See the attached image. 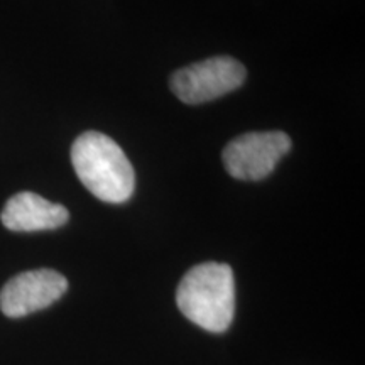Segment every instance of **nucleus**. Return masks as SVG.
Instances as JSON below:
<instances>
[{
    "label": "nucleus",
    "mask_w": 365,
    "mask_h": 365,
    "mask_svg": "<svg viewBox=\"0 0 365 365\" xmlns=\"http://www.w3.org/2000/svg\"><path fill=\"white\" fill-rule=\"evenodd\" d=\"M71 164L81 185L95 198L124 203L135 188L134 168L115 140L97 130H86L71 145Z\"/></svg>",
    "instance_id": "obj_1"
},
{
    "label": "nucleus",
    "mask_w": 365,
    "mask_h": 365,
    "mask_svg": "<svg viewBox=\"0 0 365 365\" xmlns=\"http://www.w3.org/2000/svg\"><path fill=\"white\" fill-rule=\"evenodd\" d=\"M176 303L180 312L203 330L227 331L235 314L234 271L220 262L191 267L178 286Z\"/></svg>",
    "instance_id": "obj_2"
},
{
    "label": "nucleus",
    "mask_w": 365,
    "mask_h": 365,
    "mask_svg": "<svg viewBox=\"0 0 365 365\" xmlns=\"http://www.w3.org/2000/svg\"><path fill=\"white\" fill-rule=\"evenodd\" d=\"M247 76L244 65L230 56L208 58L173 73L170 85L182 103L212 102L242 86Z\"/></svg>",
    "instance_id": "obj_3"
},
{
    "label": "nucleus",
    "mask_w": 365,
    "mask_h": 365,
    "mask_svg": "<svg viewBox=\"0 0 365 365\" xmlns=\"http://www.w3.org/2000/svg\"><path fill=\"white\" fill-rule=\"evenodd\" d=\"M291 137L281 130L247 132L230 140L222 153L228 175L242 181H261L289 153Z\"/></svg>",
    "instance_id": "obj_4"
},
{
    "label": "nucleus",
    "mask_w": 365,
    "mask_h": 365,
    "mask_svg": "<svg viewBox=\"0 0 365 365\" xmlns=\"http://www.w3.org/2000/svg\"><path fill=\"white\" fill-rule=\"evenodd\" d=\"M68 289L63 274L36 269L14 276L0 291V309L9 318H22L51 307Z\"/></svg>",
    "instance_id": "obj_5"
},
{
    "label": "nucleus",
    "mask_w": 365,
    "mask_h": 365,
    "mask_svg": "<svg viewBox=\"0 0 365 365\" xmlns=\"http://www.w3.org/2000/svg\"><path fill=\"white\" fill-rule=\"evenodd\" d=\"M0 220L12 232L54 230L70 220V212L63 205L48 202L31 191H22L9 198Z\"/></svg>",
    "instance_id": "obj_6"
}]
</instances>
